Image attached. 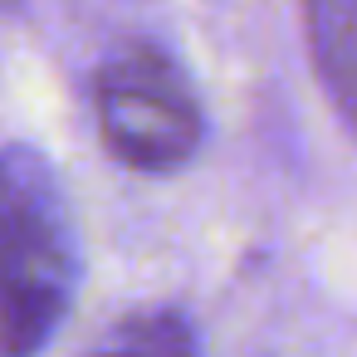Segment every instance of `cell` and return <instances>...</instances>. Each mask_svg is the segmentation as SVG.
<instances>
[{"label":"cell","instance_id":"1","mask_svg":"<svg viewBox=\"0 0 357 357\" xmlns=\"http://www.w3.org/2000/svg\"><path fill=\"white\" fill-rule=\"evenodd\" d=\"M79 284V240L54 167L10 142L0 162V313L6 357H35L69 313Z\"/></svg>","mask_w":357,"mask_h":357},{"label":"cell","instance_id":"2","mask_svg":"<svg viewBox=\"0 0 357 357\" xmlns=\"http://www.w3.org/2000/svg\"><path fill=\"white\" fill-rule=\"evenodd\" d=\"M98 128L103 142L137 172H172L201 147V103L172 54L152 45H123L98 69Z\"/></svg>","mask_w":357,"mask_h":357},{"label":"cell","instance_id":"3","mask_svg":"<svg viewBox=\"0 0 357 357\" xmlns=\"http://www.w3.org/2000/svg\"><path fill=\"white\" fill-rule=\"evenodd\" d=\"M308 54L333 108L357 132V0H308Z\"/></svg>","mask_w":357,"mask_h":357},{"label":"cell","instance_id":"4","mask_svg":"<svg viewBox=\"0 0 357 357\" xmlns=\"http://www.w3.org/2000/svg\"><path fill=\"white\" fill-rule=\"evenodd\" d=\"M89 357H196V333L186 328V318L152 308V313H132L128 323L103 333Z\"/></svg>","mask_w":357,"mask_h":357}]
</instances>
